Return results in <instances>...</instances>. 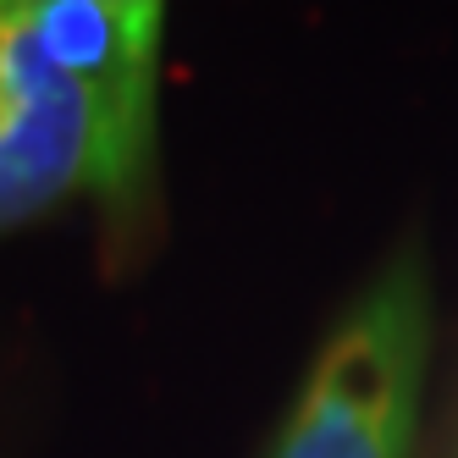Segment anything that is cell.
Masks as SVG:
<instances>
[{
  "label": "cell",
  "instance_id": "6da1fadb",
  "mask_svg": "<svg viewBox=\"0 0 458 458\" xmlns=\"http://www.w3.org/2000/svg\"><path fill=\"white\" fill-rule=\"evenodd\" d=\"M431 348V259L403 243L332 320L266 458H414Z\"/></svg>",
  "mask_w": 458,
  "mask_h": 458
},
{
  "label": "cell",
  "instance_id": "7a4b0ae2",
  "mask_svg": "<svg viewBox=\"0 0 458 458\" xmlns=\"http://www.w3.org/2000/svg\"><path fill=\"white\" fill-rule=\"evenodd\" d=\"M22 22L94 122V205L133 238L155 199L166 12L144 0H22Z\"/></svg>",
  "mask_w": 458,
  "mask_h": 458
},
{
  "label": "cell",
  "instance_id": "3957f363",
  "mask_svg": "<svg viewBox=\"0 0 458 458\" xmlns=\"http://www.w3.org/2000/svg\"><path fill=\"white\" fill-rule=\"evenodd\" d=\"M72 193L94 199L89 106L34 45L22 0H0V233L67 205Z\"/></svg>",
  "mask_w": 458,
  "mask_h": 458
}]
</instances>
